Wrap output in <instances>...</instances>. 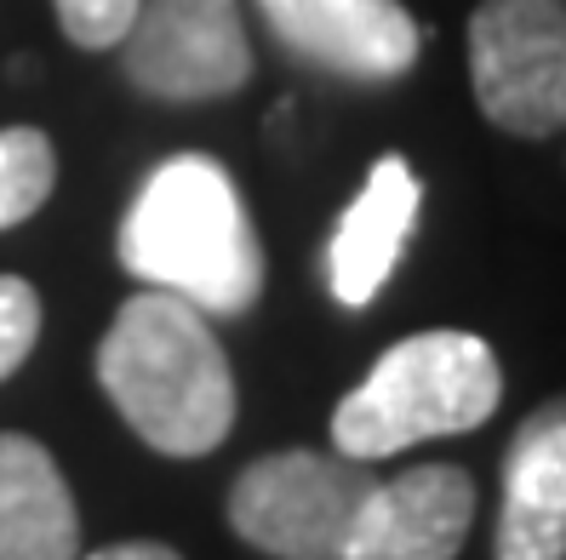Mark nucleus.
Listing matches in <instances>:
<instances>
[{
    "label": "nucleus",
    "instance_id": "obj_1",
    "mask_svg": "<svg viewBox=\"0 0 566 560\" xmlns=\"http://www.w3.org/2000/svg\"><path fill=\"white\" fill-rule=\"evenodd\" d=\"M97 383L126 430L166 457H201L235 430V372L207 315L172 292H138L97 344Z\"/></svg>",
    "mask_w": 566,
    "mask_h": 560
},
{
    "label": "nucleus",
    "instance_id": "obj_2",
    "mask_svg": "<svg viewBox=\"0 0 566 560\" xmlns=\"http://www.w3.org/2000/svg\"><path fill=\"white\" fill-rule=\"evenodd\" d=\"M120 263L201 315H247L263 292L247 201L212 155H172L144 178L120 223Z\"/></svg>",
    "mask_w": 566,
    "mask_h": 560
},
{
    "label": "nucleus",
    "instance_id": "obj_3",
    "mask_svg": "<svg viewBox=\"0 0 566 560\" xmlns=\"http://www.w3.org/2000/svg\"><path fill=\"white\" fill-rule=\"evenodd\" d=\"M504 372L475 332H418L384 349L332 412V446L355 464H378L436 435H463L497 412Z\"/></svg>",
    "mask_w": 566,
    "mask_h": 560
},
{
    "label": "nucleus",
    "instance_id": "obj_4",
    "mask_svg": "<svg viewBox=\"0 0 566 560\" xmlns=\"http://www.w3.org/2000/svg\"><path fill=\"white\" fill-rule=\"evenodd\" d=\"M366 464L344 452H275L229 486V526L275 560H344L360 504L373 498Z\"/></svg>",
    "mask_w": 566,
    "mask_h": 560
},
{
    "label": "nucleus",
    "instance_id": "obj_5",
    "mask_svg": "<svg viewBox=\"0 0 566 560\" xmlns=\"http://www.w3.org/2000/svg\"><path fill=\"white\" fill-rule=\"evenodd\" d=\"M470 81L492 126L515 138L566 131V7L486 0L470 18Z\"/></svg>",
    "mask_w": 566,
    "mask_h": 560
},
{
    "label": "nucleus",
    "instance_id": "obj_6",
    "mask_svg": "<svg viewBox=\"0 0 566 560\" xmlns=\"http://www.w3.org/2000/svg\"><path fill=\"white\" fill-rule=\"evenodd\" d=\"M126 81L166 104H207L252 81V41L235 0H144L120 41Z\"/></svg>",
    "mask_w": 566,
    "mask_h": 560
},
{
    "label": "nucleus",
    "instance_id": "obj_7",
    "mask_svg": "<svg viewBox=\"0 0 566 560\" xmlns=\"http://www.w3.org/2000/svg\"><path fill=\"white\" fill-rule=\"evenodd\" d=\"M258 12L286 52L344 81H395L423 46L401 0H258Z\"/></svg>",
    "mask_w": 566,
    "mask_h": 560
},
{
    "label": "nucleus",
    "instance_id": "obj_8",
    "mask_svg": "<svg viewBox=\"0 0 566 560\" xmlns=\"http://www.w3.org/2000/svg\"><path fill=\"white\" fill-rule=\"evenodd\" d=\"M475 486L452 464H423L378 480L360 504L344 560H452L470 538Z\"/></svg>",
    "mask_w": 566,
    "mask_h": 560
},
{
    "label": "nucleus",
    "instance_id": "obj_9",
    "mask_svg": "<svg viewBox=\"0 0 566 560\" xmlns=\"http://www.w3.org/2000/svg\"><path fill=\"white\" fill-rule=\"evenodd\" d=\"M418 207H423V189H418L412 167L401 155H384L366 172L360 194L338 218L332 246H326V281H332V298L344 309H366L384 292V281L395 275V263L407 252Z\"/></svg>",
    "mask_w": 566,
    "mask_h": 560
},
{
    "label": "nucleus",
    "instance_id": "obj_10",
    "mask_svg": "<svg viewBox=\"0 0 566 560\" xmlns=\"http://www.w3.org/2000/svg\"><path fill=\"white\" fill-rule=\"evenodd\" d=\"M492 560H566V394L521 423L504 457Z\"/></svg>",
    "mask_w": 566,
    "mask_h": 560
},
{
    "label": "nucleus",
    "instance_id": "obj_11",
    "mask_svg": "<svg viewBox=\"0 0 566 560\" xmlns=\"http://www.w3.org/2000/svg\"><path fill=\"white\" fill-rule=\"evenodd\" d=\"M81 515L52 452L29 435H0V560H75Z\"/></svg>",
    "mask_w": 566,
    "mask_h": 560
},
{
    "label": "nucleus",
    "instance_id": "obj_12",
    "mask_svg": "<svg viewBox=\"0 0 566 560\" xmlns=\"http://www.w3.org/2000/svg\"><path fill=\"white\" fill-rule=\"evenodd\" d=\"M52 183H57V155L46 131L35 126L0 131V229L35 218L52 201Z\"/></svg>",
    "mask_w": 566,
    "mask_h": 560
},
{
    "label": "nucleus",
    "instance_id": "obj_13",
    "mask_svg": "<svg viewBox=\"0 0 566 560\" xmlns=\"http://www.w3.org/2000/svg\"><path fill=\"white\" fill-rule=\"evenodd\" d=\"M41 338V298L23 275H0V383H7Z\"/></svg>",
    "mask_w": 566,
    "mask_h": 560
},
{
    "label": "nucleus",
    "instance_id": "obj_14",
    "mask_svg": "<svg viewBox=\"0 0 566 560\" xmlns=\"http://www.w3.org/2000/svg\"><path fill=\"white\" fill-rule=\"evenodd\" d=\"M52 7H57L63 35H70L75 46L109 52V46L126 41V29H132V18H138L144 0H52Z\"/></svg>",
    "mask_w": 566,
    "mask_h": 560
},
{
    "label": "nucleus",
    "instance_id": "obj_15",
    "mask_svg": "<svg viewBox=\"0 0 566 560\" xmlns=\"http://www.w3.org/2000/svg\"><path fill=\"white\" fill-rule=\"evenodd\" d=\"M86 560H184V554L166 549V543H115V549H97Z\"/></svg>",
    "mask_w": 566,
    "mask_h": 560
}]
</instances>
